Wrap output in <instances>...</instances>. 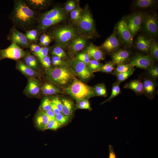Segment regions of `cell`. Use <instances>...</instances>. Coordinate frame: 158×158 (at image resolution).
<instances>
[{"label":"cell","mask_w":158,"mask_h":158,"mask_svg":"<svg viewBox=\"0 0 158 158\" xmlns=\"http://www.w3.org/2000/svg\"><path fill=\"white\" fill-rule=\"evenodd\" d=\"M130 56V52L129 51L125 49L118 50L112 54V61L115 65L126 64Z\"/></svg>","instance_id":"4fadbf2b"},{"label":"cell","mask_w":158,"mask_h":158,"mask_svg":"<svg viewBox=\"0 0 158 158\" xmlns=\"http://www.w3.org/2000/svg\"><path fill=\"white\" fill-rule=\"evenodd\" d=\"M25 52L17 44L12 43L4 49H0V60L5 58L18 60L24 57Z\"/></svg>","instance_id":"5b68a950"},{"label":"cell","mask_w":158,"mask_h":158,"mask_svg":"<svg viewBox=\"0 0 158 158\" xmlns=\"http://www.w3.org/2000/svg\"><path fill=\"white\" fill-rule=\"evenodd\" d=\"M51 105L52 110L56 115H59L61 113L56 105L52 102Z\"/></svg>","instance_id":"db71d44e"},{"label":"cell","mask_w":158,"mask_h":158,"mask_svg":"<svg viewBox=\"0 0 158 158\" xmlns=\"http://www.w3.org/2000/svg\"><path fill=\"white\" fill-rule=\"evenodd\" d=\"M79 25L84 31L88 32H94L95 28L93 20L89 11H86L83 13L80 18Z\"/></svg>","instance_id":"8fae6325"},{"label":"cell","mask_w":158,"mask_h":158,"mask_svg":"<svg viewBox=\"0 0 158 158\" xmlns=\"http://www.w3.org/2000/svg\"><path fill=\"white\" fill-rule=\"evenodd\" d=\"M155 3L153 0H137L135 3V7L140 8H146L153 6Z\"/></svg>","instance_id":"83f0119b"},{"label":"cell","mask_w":158,"mask_h":158,"mask_svg":"<svg viewBox=\"0 0 158 158\" xmlns=\"http://www.w3.org/2000/svg\"><path fill=\"white\" fill-rule=\"evenodd\" d=\"M80 10L77 9L73 10L71 14V19L74 20H78L80 18Z\"/></svg>","instance_id":"c3c4849f"},{"label":"cell","mask_w":158,"mask_h":158,"mask_svg":"<svg viewBox=\"0 0 158 158\" xmlns=\"http://www.w3.org/2000/svg\"><path fill=\"white\" fill-rule=\"evenodd\" d=\"M119 83L116 82L112 85L111 93L108 98L102 102V104L107 102H110L113 98L118 95L121 92V90L120 87Z\"/></svg>","instance_id":"f1b7e54d"},{"label":"cell","mask_w":158,"mask_h":158,"mask_svg":"<svg viewBox=\"0 0 158 158\" xmlns=\"http://www.w3.org/2000/svg\"><path fill=\"white\" fill-rule=\"evenodd\" d=\"M26 65L29 67L33 69L37 67V62L35 57L33 55L28 54L25 58Z\"/></svg>","instance_id":"d6a6232c"},{"label":"cell","mask_w":158,"mask_h":158,"mask_svg":"<svg viewBox=\"0 0 158 158\" xmlns=\"http://www.w3.org/2000/svg\"><path fill=\"white\" fill-rule=\"evenodd\" d=\"M8 39L12 43L18 45L27 47L29 45L28 39L25 36L18 30L15 28H13L8 35Z\"/></svg>","instance_id":"7c38bea8"},{"label":"cell","mask_w":158,"mask_h":158,"mask_svg":"<svg viewBox=\"0 0 158 158\" xmlns=\"http://www.w3.org/2000/svg\"><path fill=\"white\" fill-rule=\"evenodd\" d=\"M124 88L133 90L138 95L143 94L142 82L139 79L131 80L125 85Z\"/></svg>","instance_id":"e0dca14e"},{"label":"cell","mask_w":158,"mask_h":158,"mask_svg":"<svg viewBox=\"0 0 158 158\" xmlns=\"http://www.w3.org/2000/svg\"><path fill=\"white\" fill-rule=\"evenodd\" d=\"M75 34L74 30L72 28L66 26L56 29L53 32L52 35L58 42L65 44L71 40Z\"/></svg>","instance_id":"ba28073f"},{"label":"cell","mask_w":158,"mask_h":158,"mask_svg":"<svg viewBox=\"0 0 158 158\" xmlns=\"http://www.w3.org/2000/svg\"><path fill=\"white\" fill-rule=\"evenodd\" d=\"M133 68L129 64H123L117 65L112 73L113 75L121 73L127 71L130 69Z\"/></svg>","instance_id":"1f68e13d"},{"label":"cell","mask_w":158,"mask_h":158,"mask_svg":"<svg viewBox=\"0 0 158 158\" xmlns=\"http://www.w3.org/2000/svg\"><path fill=\"white\" fill-rule=\"evenodd\" d=\"M40 18L48 19L63 20V15L62 12L59 9L54 8L43 14Z\"/></svg>","instance_id":"603a6c76"},{"label":"cell","mask_w":158,"mask_h":158,"mask_svg":"<svg viewBox=\"0 0 158 158\" xmlns=\"http://www.w3.org/2000/svg\"><path fill=\"white\" fill-rule=\"evenodd\" d=\"M61 125L55 119L51 120L47 125L45 130H56L59 128Z\"/></svg>","instance_id":"74e56055"},{"label":"cell","mask_w":158,"mask_h":158,"mask_svg":"<svg viewBox=\"0 0 158 158\" xmlns=\"http://www.w3.org/2000/svg\"><path fill=\"white\" fill-rule=\"evenodd\" d=\"M40 84L39 81L34 77H30L25 89L27 94L32 95H37L40 90Z\"/></svg>","instance_id":"ac0fdd59"},{"label":"cell","mask_w":158,"mask_h":158,"mask_svg":"<svg viewBox=\"0 0 158 158\" xmlns=\"http://www.w3.org/2000/svg\"><path fill=\"white\" fill-rule=\"evenodd\" d=\"M27 1L32 7L37 8L45 4L46 1L44 0H27Z\"/></svg>","instance_id":"ab89813d"},{"label":"cell","mask_w":158,"mask_h":158,"mask_svg":"<svg viewBox=\"0 0 158 158\" xmlns=\"http://www.w3.org/2000/svg\"><path fill=\"white\" fill-rule=\"evenodd\" d=\"M48 51L49 49L47 47H42V49L39 53L33 54L39 57L40 59L47 56Z\"/></svg>","instance_id":"f6af8a7d"},{"label":"cell","mask_w":158,"mask_h":158,"mask_svg":"<svg viewBox=\"0 0 158 158\" xmlns=\"http://www.w3.org/2000/svg\"><path fill=\"white\" fill-rule=\"evenodd\" d=\"M135 71L134 68H132L125 72L116 75L117 81L116 82L119 84L122 82L131 75Z\"/></svg>","instance_id":"f546056e"},{"label":"cell","mask_w":158,"mask_h":158,"mask_svg":"<svg viewBox=\"0 0 158 158\" xmlns=\"http://www.w3.org/2000/svg\"><path fill=\"white\" fill-rule=\"evenodd\" d=\"M62 20V19H48L40 18L38 27L40 30H44L47 27L61 22Z\"/></svg>","instance_id":"d4e9b609"},{"label":"cell","mask_w":158,"mask_h":158,"mask_svg":"<svg viewBox=\"0 0 158 158\" xmlns=\"http://www.w3.org/2000/svg\"><path fill=\"white\" fill-rule=\"evenodd\" d=\"M42 91L43 94L46 95H51L62 93L59 89L50 83H47L44 84L42 88Z\"/></svg>","instance_id":"cb8c5ba5"},{"label":"cell","mask_w":158,"mask_h":158,"mask_svg":"<svg viewBox=\"0 0 158 158\" xmlns=\"http://www.w3.org/2000/svg\"><path fill=\"white\" fill-rule=\"evenodd\" d=\"M49 37L48 36L45 34H43L41 35L40 38V44L43 45L44 42Z\"/></svg>","instance_id":"11a10c76"},{"label":"cell","mask_w":158,"mask_h":158,"mask_svg":"<svg viewBox=\"0 0 158 158\" xmlns=\"http://www.w3.org/2000/svg\"><path fill=\"white\" fill-rule=\"evenodd\" d=\"M52 63L54 66H59L61 64L62 61L61 58L54 56L52 57Z\"/></svg>","instance_id":"681fc988"},{"label":"cell","mask_w":158,"mask_h":158,"mask_svg":"<svg viewBox=\"0 0 158 158\" xmlns=\"http://www.w3.org/2000/svg\"><path fill=\"white\" fill-rule=\"evenodd\" d=\"M69 117L61 113L59 115H56L55 119L62 126L66 124L69 121Z\"/></svg>","instance_id":"f35d334b"},{"label":"cell","mask_w":158,"mask_h":158,"mask_svg":"<svg viewBox=\"0 0 158 158\" xmlns=\"http://www.w3.org/2000/svg\"><path fill=\"white\" fill-rule=\"evenodd\" d=\"M51 101L48 98H45L42 102L41 108L44 111L51 110Z\"/></svg>","instance_id":"60d3db41"},{"label":"cell","mask_w":158,"mask_h":158,"mask_svg":"<svg viewBox=\"0 0 158 158\" xmlns=\"http://www.w3.org/2000/svg\"><path fill=\"white\" fill-rule=\"evenodd\" d=\"M37 36V31L32 30L28 31L26 34L25 36L28 39L34 40L36 39Z\"/></svg>","instance_id":"ee69618b"},{"label":"cell","mask_w":158,"mask_h":158,"mask_svg":"<svg viewBox=\"0 0 158 158\" xmlns=\"http://www.w3.org/2000/svg\"><path fill=\"white\" fill-rule=\"evenodd\" d=\"M86 53L90 58L98 61L103 59L104 55L103 52L98 47L93 44L88 46L86 50Z\"/></svg>","instance_id":"d6986e66"},{"label":"cell","mask_w":158,"mask_h":158,"mask_svg":"<svg viewBox=\"0 0 158 158\" xmlns=\"http://www.w3.org/2000/svg\"><path fill=\"white\" fill-rule=\"evenodd\" d=\"M149 53L150 54V55L152 57L154 61H158V44L157 41L153 40L152 42Z\"/></svg>","instance_id":"4dcf8cb0"},{"label":"cell","mask_w":158,"mask_h":158,"mask_svg":"<svg viewBox=\"0 0 158 158\" xmlns=\"http://www.w3.org/2000/svg\"><path fill=\"white\" fill-rule=\"evenodd\" d=\"M93 88L95 96L106 97L107 96V89L104 83L97 84Z\"/></svg>","instance_id":"4316f807"},{"label":"cell","mask_w":158,"mask_h":158,"mask_svg":"<svg viewBox=\"0 0 158 158\" xmlns=\"http://www.w3.org/2000/svg\"><path fill=\"white\" fill-rule=\"evenodd\" d=\"M147 73L151 78L155 80L158 78V66L157 65H154L150 67L147 69Z\"/></svg>","instance_id":"d590c367"},{"label":"cell","mask_w":158,"mask_h":158,"mask_svg":"<svg viewBox=\"0 0 158 158\" xmlns=\"http://www.w3.org/2000/svg\"><path fill=\"white\" fill-rule=\"evenodd\" d=\"M50 42V39L49 37L44 42L43 45L45 46H47L49 44Z\"/></svg>","instance_id":"6f0895ef"},{"label":"cell","mask_w":158,"mask_h":158,"mask_svg":"<svg viewBox=\"0 0 158 158\" xmlns=\"http://www.w3.org/2000/svg\"><path fill=\"white\" fill-rule=\"evenodd\" d=\"M76 107L81 109H91L90 103L88 99H84L77 101Z\"/></svg>","instance_id":"8d00e7d4"},{"label":"cell","mask_w":158,"mask_h":158,"mask_svg":"<svg viewBox=\"0 0 158 158\" xmlns=\"http://www.w3.org/2000/svg\"><path fill=\"white\" fill-rule=\"evenodd\" d=\"M67 92L76 101L88 99L95 96L93 87L87 85L77 79L66 90Z\"/></svg>","instance_id":"3957f363"},{"label":"cell","mask_w":158,"mask_h":158,"mask_svg":"<svg viewBox=\"0 0 158 158\" xmlns=\"http://www.w3.org/2000/svg\"><path fill=\"white\" fill-rule=\"evenodd\" d=\"M154 61L150 55L138 54L133 57L128 64L133 68L147 70L154 65Z\"/></svg>","instance_id":"8992f818"},{"label":"cell","mask_w":158,"mask_h":158,"mask_svg":"<svg viewBox=\"0 0 158 158\" xmlns=\"http://www.w3.org/2000/svg\"><path fill=\"white\" fill-rule=\"evenodd\" d=\"M153 40L144 36L140 35L137 38L135 46L139 51L147 53H149L151 44Z\"/></svg>","instance_id":"2e32d148"},{"label":"cell","mask_w":158,"mask_h":158,"mask_svg":"<svg viewBox=\"0 0 158 158\" xmlns=\"http://www.w3.org/2000/svg\"><path fill=\"white\" fill-rule=\"evenodd\" d=\"M115 65L112 61H109L102 65L100 71L106 73H112L115 69Z\"/></svg>","instance_id":"e575fe53"},{"label":"cell","mask_w":158,"mask_h":158,"mask_svg":"<svg viewBox=\"0 0 158 158\" xmlns=\"http://www.w3.org/2000/svg\"><path fill=\"white\" fill-rule=\"evenodd\" d=\"M115 32V30L102 46V47L108 52H113L120 46V42L116 36Z\"/></svg>","instance_id":"9a60e30c"},{"label":"cell","mask_w":158,"mask_h":158,"mask_svg":"<svg viewBox=\"0 0 158 158\" xmlns=\"http://www.w3.org/2000/svg\"><path fill=\"white\" fill-rule=\"evenodd\" d=\"M51 101L56 105L60 112L62 113L63 104L61 101L58 98L56 97L53 98Z\"/></svg>","instance_id":"bcb514c9"},{"label":"cell","mask_w":158,"mask_h":158,"mask_svg":"<svg viewBox=\"0 0 158 158\" xmlns=\"http://www.w3.org/2000/svg\"><path fill=\"white\" fill-rule=\"evenodd\" d=\"M12 14L13 22L23 27L31 25L35 18V13L21 0L16 1Z\"/></svg>","instance_id":"6da1fadb"},{"label":"cell","mask_w":158,"mask_h":158,"mask_svg":"<svg viewBox=\"0 0 158 158\" xmlns=\"http://www.w3.org/2000/svg\"><path fill=\"white\" fill-rule=\"evenodd\" d=\"M71 64L75 73L81 79L87 80L92 76V73L84 63L77 59L73 60Z\"/></svg>","instance_id":"30bf717a"},{"label":"cell","mask_w":158,"mask_h":158,"mask_svg":"<svg viewBox=\"0 0 158 158\" xmlns=\"http://www.w3.org/2000/svg\"><path fill=\"white\" fill-rule=\"evenodd\" d=\"M144 14L141 12H135L128 16L127 19H125L133 36H134L140 29Z\"/></svg>","instance_id":"52a82bcc"},{"label":"cell","mask_w":158,"mask_h":158,"mask_svg":"<svg viewBox=\"0 0 158 158\" xmlns=\"http://www.w3.org/2000/svg\"><path fill=\"white\" fill-rule=\"evenodd\" d=\"M142 82L143 94L150 99L153 98L155 94L157 86L154 80L150 78H145Z\"/></svg>","instance_id":"5bb4252c"},{"label":"cell","mask_w":158,"mask_h":158,"mask_svg":"<svg viewBox=\"0 0 158 158\" xmlns=\"http://www.w3.org/2000/svg\"><path fill=\"white\" fill-rule=\"evenodd\" d=\"M109 158H116V154L113 147L110 145L109 146Z\"/></svg>","instance_id":"816d5d0a"},{"label":"cell","mask_w":158,"mask_h":158,"mask_svg":"<svg viewBox=\"0 0 158 158\" xmlns=\"http://www.w3.org/2000/svg\"><path fill=\"white\" fill-rule=\"evenodd\" d=\"M43 66L46 68H49L51 66V61L49 57L47 56L40 59Z\"/></svg>","instance_id":"7dc6e473"},{"label":"cell","mask_w":158,"mask_h":158,"mask_svg":"<svg viewBox=\"0 0 158 158\" xmlns=\"http://www.w3.org/2000/svg\"><path fill=\"white\" fill-rule=\"evenodd\" d=\"M63 104L62 113L70 117L72 114L74 109V104L71 100L66 98L61 99Z\"/></svg>","instance_id":"7402d4cb"},{"label":"cell","mask_w":158,"mask_h":158,"mask_svg":"<svg viewBox=\"0 0 158 158\" xmlns=\"http://www.w3.org/2000/svg\"><path fill=\"white\" fill-rule=\"evenodd\" d=\"M116 29L118 34L126 44L131 45L133 44V36L127 26L125 19H122L118 23Z\"/></svg>","instance_id":"9c48e42d"},{"label":"cell","mask_w":158,"mask_h":158,"mask_svg":"<svg viewBox=\"0 0 158 158\" xmlns=\"http://www.w3.org/2000/svg\"><path fill=\"white\" fill-rule=\"evenodd\" d=\"M51 119L43 111L39 112L36 117L35 121L37 126L41 129L44 130Z\"/></svg>","instance_id":"ffe728a7"},{"label":"cell","mask_w":158,"mask_h":158,"mask_svg":"<svg viewBox=\"0 0 158 158\" xmlns=\"http://www.w3.org/2000/svg\"><path fill=\"white\" fill-rule=\"evenodd\" d=\"M16 67L18 69L26 76L33 77L38 75L37 73L33 69L27 66L20 60L17 62Z\"/></svg>","instance_id":"44dd1931"},{"label":"cell","mask_w":158,"mask_h":158,"mask_svg":"<svg viewBox=\"0 0 158 158\" xmlns=\"http://www.w3.org/2000/svg\"><path fill=\"white\" fill-rule=\"evenodd\" d=\"M90 57L87 53L80 54L77 57V59L86 64H89L90 61Z\"/></svg>","instance_id":"7bdbcfd3"},{"label":"cell","mask_w":158,"mask_h":158,"mask_svg":"<svg viewBox=\"0 0 158 158\" xmlns=\"http://www.w3.org/2000/svg\"><path fill=\"white\" fill-rule=\"evenodd\" d=\"M44 112L51 120L55 119L56 115L52 109Z\"/></svg>","instance_id":"f5cc1de1"},{"label":"cell","mask_w":158,"mask_h":158,"mask_svg":"<svg viewBox=\"0 0 158 158\" xmlns=\"http://www.w3.org/2000/svg\"><path fill=\"white\" fill-rule=\"evenodd\" d=\"M88 65V68L92 73L100 71L102 66L99 61L94 59L90 60Z\"/></svg>","instance_id":"836d02e7"},{"label":"cell","mask_w":158,"mask_h":158,"mask_svg":"<svg viewBox=\"0 0 158 158\" xmlns=\"http://www.w3.org/2000/svg\"><path fill=\"white\" fill-rule=\"evenodd\" d=\"M73 70L65 66L51 68L46 73L47 79L51 82L59 85L67 84L73 78L75 73Z\"/></svg>","instance_id":"7a4b0ae2"},{"label":"cell","mask_w":158,"mask_h":158,"mask_svg":"<svg viewBox=\"0 0 158 158\" xmlns=\"http://www.w3.org/2000/svg\"><path fill=\"white\" fill-rule=\"evenodd\" d=\"M143 30L147 36L155 37L158 32L157 17L154 13L144 14L142 24Z\"/></svg>","instance_id":"277c9868"},{"label":"cell","mask_w":158,"mask_h":158,"mask_svg":"<svg viewBox=\"0 0 158 158\" xmlns=\"http://www.w3.org/2000/svg\"><path fill=\"white\" fill-rule=\"evenodd\" d=\"M74 2L73 1H69L66 6V9L67 11H71V8L72 5Z\"/></svg>","instance_id":"9f6ffc18"},{"label":"cell","mask_w":158,"mask_h":158,"mask_svg":"<svg viewBox=\"0 0 158 158\" xmlns=\"http://www.w3.org/2000/svg\"><path fill=\"white\" fill-rule=\"evenodd\" d=\"M52 54L54 55L61 58L66 56V54L63 50L60 47H56L53 49Z\"/></svg>","instance_id":"b9f144b4"},{"label":"cell","mask_w":158,"mask_h":158,"mask_svg":"<svg viewBox=\"0 0 158 158\" xmlns=\"http://www.w3.org/2000/svg\"><path fill=\"white\" fill-rule=\"evenodd\" d=\"M42 48L38 45L34 44H32L30 46V48L33 52V54L39 53L42 49Z\"/></svg>","instance_id":"f907efd6"},{"label":"cell","mask_w":158,"mask_h":158,"mask_svg":"<svg viewBox=\"0 0 158 158\" xmlns=\"http://www.w3.org/2000/svg\"><path fill=\"white\" fill-rule=\"evenodd\" d=\"M86 44V41L83 38H76L72 42L71 45V49L74 52L79 51L83 49Z\"/></svg>","instance_id":"484cf974"}]
</instances>
